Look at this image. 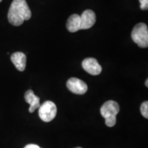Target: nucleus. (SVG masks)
<instances>
[{
	"label": "nucleus",
	"instance_id": "f257e3e1",
	"mask_svg": "<svg viewBox=\"0 0 148 148\" xmlns=\"http://www.w3.org/2000/svg\"><path fill=\"white\" fill-rule=\"evenodd\" d=\"M32 16L31 10L25 0H13L8 13V21L14 26H19Z\"/></svg>",
	"mask_w": 148,
	"mask_h": 148
},
{
	"label": "nucleus",
	"instance_id": "f03ea898",
	"mask_svg": "<svg viewBox=\"0 0 148 148\" xmlns=\"http://www.w3.org/2000/svg\"><path fill=\"white\" fill-rule=\"evenodd\" d=\"M119 105L112 100L107 101L102 105L100 109L101 116L105 119L107 126L113 127L116 124V115L119 112Z\"/></svg>",
	"mask_w": 148,
	"mask_h": 148
},
{
	"label": "nucleus",
	"instance_id": "7ed1b4c3",
	"mask_svg": "<svg viewBox=\"0 0 148 148\" xmlns=\"http://www.w3.org/2000/svg\"><path fill=\"white\" fill-rule=\"evenodd\" d=\"M132 38L140 47H148V28L145 23H138L132 29Z\"/></svg>",
	"mask_w": 148,
	"mask_h": 148
},
{
	"label": "nucleus",
	"instance_id": "20e7f679",
	"mask_svg": "<svg viewBox=\"0 0 148 148\" xmlns=\"http://www.w3.org/2000/svg\"><path fill=\"white\" fill-rule=\"evenodd\" d=\"M57 108L53 101H45L39 107L38 114L40 118L45 122H49L54 119L56 116Z\"/></svg>",
	"mask_w": 148,
	"mask_h": 148
},
{
	"label": "nucleus",
	"instance_id": "39448f33",
	"mask_svg": "<svg viewBox=\"0 0 148 148\" xmlns=\"http://www.w3.org/2000/svg\"><path fill=\"white\" fill-rule=\"evenodd\" d=\"M66 86L70 91L77 95H83L88 90L87 84L76 77H71L66 82Z\"/></svg>",
	"mask_w": 148,
	"mask_h": 148
},
{
	"label": "nucleus",
	"instance_id": "423d86ee",
	"mask_svg": "<svg viewBox=\"0 0 148 148\" xmlns=\"http://www.w3.org/2000/svg\"><path fill=\"white\" fill-rule=\"evenodd\" d=\"M82 66L85 71L92 75H99L102 71L101 66L99 64L98 61L93 58H85L82 61Z\"/></svg>",
	"mask_w": 148,
	"mask_h": 148
},
{
	"label": "nucleus",
	"instance_id": "0eeeda50",
	"mask_svg": "<svg viewBox=\"0 0 148 148\" xmlns=\"http://www.w3.org/2000/svg\"><path fill=\"white\" fill-rule=\"evenodd\" d=\"M96 21L95 12L91 10H86L80 16V29H87L91 27Z\"/></svg>",
	"mask_w": 148,
	"mask_h": 148
},
{
	"label": "nucleus",
	"instance_id": "6e6552de",
	"mask_svg": "<svg viewBox=\"0 0 148 148\" xmlns=\"http://www.w3.org/2000/svg\"><path fill=\"white\" fill-rule=\"evenodd\" d=\"M25 99L27 103L29 104V112H34L35 110L38 108L40 106V98L35 95L32 90H28L25 92Z\"/></svg>",
	"mask_w": 148,
	"mask_h": 148
},
{
	"label": "nucleus",
	"instance_id": "1a4fd4ad",
	"mask_svg": "<svg viewBox=\"0 0 148 148\" xmlns=\"http://www.w3.org/2000/svg\"><path fill=\"white\" fill-rule=\"evenodd\" d=\"M11 61L19 71H23L26 66V56L22 52H15L11 55Z\"/></svg>",
	"mask_w": 148,
	"mask_h": 148
},
{
	"label": "nucleus",
	"instance_id": "9d476101",
	"mask_svg": "<svg viewBox=\"0 0 148 148\" xmlns=\"http://www.w3.org/2000/svg\"><path fill=\"white\" fill-rule=\"evenodd\" d=\"M66 27L70 32H76L80 29V16L77 14H72L68 18Z\"/></svg>",
	"mask_w": 148,
	"mask_h": 148
},
{
	"label": "nucleus",
	"instance_id": "9b49d317",
	"mask_svg": "<svg viewBox=\"0 0 148 148\" xmlns=\"http://www.w3.org/2000/svg\"><path fill=\"white\" fill-rule=\"evenodd\" d=\"M140 112L144 117L147 119L148 118V102L147 101H144L140 106Z\"/></svg>",
	"mask_w": 148,
	"mask_h": 148
},
{
	"label": "nucleus",
	"instance_id": "f8f14e48",
	"mask_svg": "<svg viewBox=\"0 0 148 148\" xmlns=\"http://www.w3.org/2000/svg\"><path fill=\"white\" fill-rule=\"evenodd\" d=\"M140 7L141 10H146L148 9V0H139Z\"/></svg>",
	"mask_w": 148,
	"mask_h": 148
},
{
	"label": "nucleus",
	"instance_id": "ddd939ff",
	"mask_svg": "<svg viewBox=\"0 0 148 148\" xmlns=\"http://www.w3.org/2000/svg\"><path fill=\"white\" fill-rule=\"evenodd\" d=\"M24 148H41V147H40L39 146L36 145V144H29V145H26Z\"/></svg>",
	"mask_w": 148,
	"mask_h": 148
},
{
	"label": "nucleus",
	"instance_id": "4468645a",
	"mask_svg": "<svg viewBox=\"0 0 148 148\" xmlns=\"http://www.w3.org/2000/svg\"><path fill=\"white\" fill-rule=\"evenodd\" d=\"M145 86H147V87H148V79H146V81H145Z\"/></svg>",
	"mask_w": 148,
	"mask_h": 148
},
{
	"label": "nucleus",
	"instance_id": "2eb2a0df",
	"mask_svg": "<svg viewBox=\"0 0 148 148\" xmlns=\"http://www.w3.org/2000/svg\"><path fill=\"white\" fill-rule=\"evenodd\" d=\"M75 148H82V147H75Z\"/></svg>",
	"mask_w": 148,
	"mask_h": 148
},
{
	"label": "nucleus",
	"instance_id": "dca6fc26",
	"mask_svg": "<svg viewBox=\"0 0 148 148\" xmlns=\"http://www.w3.org/2000/svg\"><path fill=\"white\" fill-rule=\"evenodd\" d=\"M1 1H2V0H0V2H1Z\"/></svg>",
	"mask_w": 148,
	"mask_h": 148
}]
</instances>
